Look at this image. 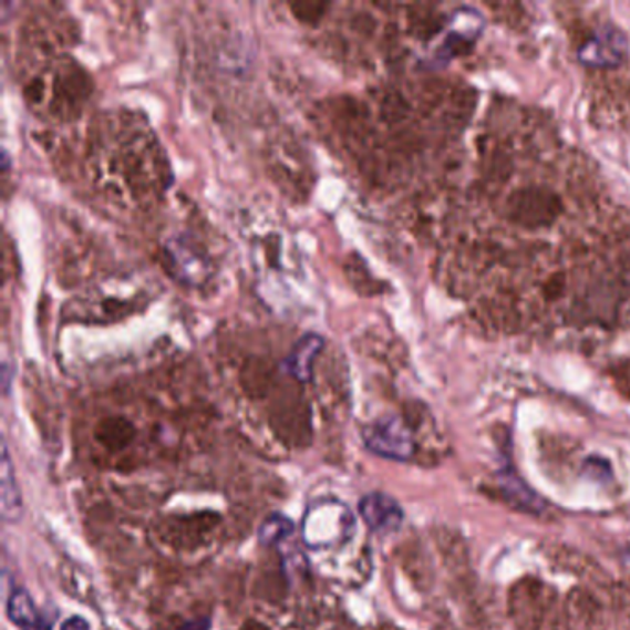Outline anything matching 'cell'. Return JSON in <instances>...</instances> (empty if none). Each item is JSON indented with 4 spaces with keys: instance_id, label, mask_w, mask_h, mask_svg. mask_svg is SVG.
Here are the masks:
<instances>
[{
    "instance_id": "30bf717a",
    "label": "cell",
    "mask_w": 630,
    "mask_h": 630,
    "mask_svg": "<svg viewBox=\"0 0 630 630\" xmlns=\"http://www.w3.org/2000/svg\"><path fill=\"white\" fill-rule=\"evenodd\" d=\"M290 533H292V524H290L289 519L283 518V516H272V518H268L262 524L261 530H259V538H261L262 544L273 546V544H278V541L287 538Z\"/></svg>"
},
{
    "instance_id": "5b68a950",
    "label": "cell",
    "mask_w": 630,
    "mask_h": 630,
    "mask_svg": "<svg viewBox=\"0 0 630 630\" xmlns=\"http://www.w3.org/2000/svg\"><path fill=\"white\" fill-rule=\"evenodd\" d=\"M359 513L370 529L380 535H391L400 529L403 521V510L392 497L385 494H370L361 499Z\"/></svg>"
},
{
    "instance_id": "52a82bcc",
    "label": "cell",
    "mask_w": 630,
    "mask_h": 630,
    "mask_svg": "<svg viewBox=\"0 0 630 630\" xmlns=\"http://www.w3.org/2000/svg\"><path fill=\"white\" fill-rule=\"evenodd\" d=\"M8 616L21 630H51V623L41 618L27 591H12L8 599Z\"/></svg>"
},
{
    "instance_id": "8992f818",
    "label": "cell",
    "mask_w": 630,
    "mask_h": 630,
    "mask_svg": "<svg viewBox=\"0 0 630 630\" xmlns=\"http://www.w3.org/2000/svg\"><path fill=\"white\" fill-rule=\"evenodd\" d=\"M324 341L319 335H307L296 344L289 358L283 361L285 374L292 375L295 380L307 381L311 378L312 361L322 350Z\"/></svg>"
},
{
    "instance_id": "6da1fadb",
    "label": "cell",
    "mask_w": 630,
    "mask_h": 630,
    "mask_svg": "<svg viewBox=\"0 0 630 630\" xmlns=\"http://www.w3.org/2000/svg\"><path fill=\"white\" fill-rule=\"evenodd\" d=\"M485 30V18L475 8L463 7L452 13L441 38L436 41L430 56L425 58L427 68L441 69L453 58L464 54Z\"/></svg>"
},
{
    "instance_id": "3957f363",
    "label": "cell",
    "mask_w": 630,
    "mask_h": 630,
    "mask_svg": "<svg viewBox=\"0 0 630 630\" xmlns=\"http://www.w3.org/2000/svg\"><path fill=\"white\" fill-rule=\"evenodd\" d=\"M364 444L370 452L391 461H409L414 453L413 435L397 416H386L369 425L364 431Z\"/></svg>"
},
{
    "instance_id": "8fae6325",
    "label": "cell",
    "mask_w": 630,
    "mask_h": 630,
    "mask_svg": "<svg viewBox=\"0 0 630 630\" xmlns=\"http://www.w3.org/2000/svg\"><path fill=\"white\" fill-rule=\"evenodd\" d=\"M62 630H90V624L84 618H71L63 623Z\"/></svg>"
},
{
    "instance_id": "277c9868",
    "label": "cell",
    "mask_w": 630,
    "mask_h": 630,
    "mask_svg": "<svg viewBox=\"0 0 630 630\" xmlns=\"http://www.w3.org/2000/svg\"><path fill=\"white\" fill-rule=\"evenodd\" d=\"M627 52L629 41L623 32L612 24H605L580 47L579 60L586 68L612 69L623 63Z\"/></svg>"
},
{
    "instance_id": "9c48e42d",
    "label": "cell",
    "mask_w": 630,
    "mask_h": 630,
    "mask_svg": "<svg viewBox=\"0 0 630 630\" xmlns=\"http://www.w3.org/2000/svg\"><path fill=\"white\" fill-rule=\"evenodd\" d=\"M134 427L128 420L107 419L96 430V441L110 450H123L134 438Z\"/></svg>"
},
{
    "instance_id": "ba28073f",
    "label": "cell",
    "mask_w": 630,
    "mask_h": 630,
    "mask_svg": "<svg viewBox=\"0 0 630 630\" xmlns=\"http://www.w3.org/2000/svg\"><path fill=\"white\" fill-rule=\"evenodd\" d=\"M2 514L7 521H16L21 514V494L13 477L8 447L2 452Z\"/></svg>"
},
{
    "instance_id": "7a4b0ae2",
    "label": "cell",
    "mask_w": 630,
    "mask_h": 630,
    "mask_svg": "<svg viewBox=\"0 0 630 630\" xmlns=\"http://www.w3.org/2000/svg\"><path fill=\"white\" fill-rule=\"evenodd\" d=\"M353 533V518L344 505L324 502L309 508L303 519V540L312 549L331 547Z\"/></svg>"
}]
</instances>
